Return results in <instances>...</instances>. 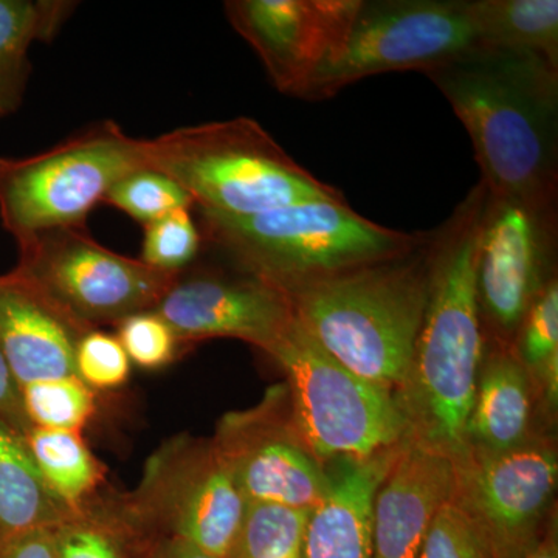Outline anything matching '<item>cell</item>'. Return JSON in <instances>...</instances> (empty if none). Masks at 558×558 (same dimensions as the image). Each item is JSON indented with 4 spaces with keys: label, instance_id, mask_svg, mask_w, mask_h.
Masks as SVG:
<instances>
[{
    "label": "cell",
    "instance_id": "obj_18",
    "mask_svg": "<svg viewBox=\"0 0 558 558\" xmlns=\"http://www.w3.org/2000/svg\"><path fill=\"white\" fill-rule=\"evenodd\" d=\"M403 440L371 458L326 465L329 487L307 519L304 558H373L374 499Z\"/></svg>",
    "mask_w": 558,
    "mask_h": 558
},
{
    "label": "cell",
    "instance_id": "obj_26",
    "mask_svg": "<svg viewBox=\"0 0 558 558\" xmlns=\"http://www.w3.org/2000/svg\"><path fill=\"white\" fill-rule=\"evenodd\" d=\"M102 204L120 209L143 227L178 209L196 208L175 180L149 167L124 175L109 190Z\"/></svg>",
    "mask_w": 558,
    "mask_h": 558
},
{
    "label": "cell",
    "instance_id": "obj_20",
    "mask_svg": "<svg viewBox=\"0 0 558 558\" xmlns=\"http://www.w3.org/2000/svg\"><path fill=\"white\" fill-rule=\"evenodd\" d=\"M80 513L47 486L24 436L0 421V546L28 532L60 527Z\"/></svg>",
    "mask_w": 558,
    "mask_h": 558
},
{
    "label": "cell",
    "instance_id": "obj_12",
    "mask_svg": "<svg viewBox=\"0 0 558 558\" xmlns=\"http://www.w3.org/2000/svg\"><path fill=\"white\" fill-rule=\"evenodd\" d=\"M211 442L247 502L312 510L328 492V468L301 438L284 384L227 413Z\"/></svg>",
    "mask_w": 558,
    "mask_h": 558
},
{
    "label": "cell",
    "instance_id": "obj_5",
    "mask_svg": "<svg viewBox=\"0 0 558 558\" xmlns=\"http://www.w3.org/2000/svg\"><path fill=\"white\" fill-rule=\"evenodd\" d=\"M148 167L175 180L197 211L259 215L314 199H344L296 163L258 121L238 119L179 128L145 140Z\"/></svg>",
    "mask_w": 558,
    "mask_h": 558
},
{
    "label": "cell",
    "instance_id": "obj_2",
    "mask_svg": "<svg viewBox=\"0 0 558 558\" xmlns=\"http://www.w3.org/2000/svg\"><path fill=\"white\" fill-rule=\"evenodd\" d=\"M425 75L468 130L488 193L556 207L558 68L478 44Z\"/></svg>",
    "mask_w": 558,
    "mask_h": 558
},
{
    "label": "cell",
    "instance_id": "obj_11",
    "mask_svg": "<svg viewBox=\"0 0 558 558\" xmlns=\"http://www.w3.org/2000/svg\"><path fill=\"white\" fill-rule=\"evenodd\" d=\"M454 501L483 532L495 558H523L553 515L556 440L535 432L517 449L475 453L454 465Z\"/></svg>",
    "mask_w": 558,
    "mask_h": 558
},
{
    "label": "cell",
    "instance_id": "obj_21",
    "mask_svg": "<svg viewBox=\"0 0 558 558\" xmlns=\"http://www.w3.org/2000/svg\"><path fill=\"white\" fill-rule=\"evenodd\" d=\"M75 7L64 0H0V119L24 101L33 44L50 43Z\"/></svg>",
    "mask_w": 558,
    "mask_h": 558
},
{
    "label": "cell",
    "instance_id": "obj_15",
    "mask_svg": "<svg viewBox=\"0 0 558 558\" xmlns=\"http://www.w3.org/2000/svg\"><path fill=\"white\" fill-rule=\"evenodd\" d=\"M222 271H182L157 304L179 344L238 339L269 354L293 322L284 293L233 267Z\"/></svg>",
    "mask_w": 558,
    "mask_h": 558
},
{
    "label": "cell",
    "instance_id": "obj_22",
    "mask_svg": "<svg viewBox=\"0 0 558 558\" xmlns=\"http://www.w3.org/2000/svg\"><path fill=\"white\" fill-rule=\"evenodd\" d=\"M476 43L538 54L558 68L557 0H468Z\"/></svg>",
    "mask_w": 558,
    "mask_h": 558
},
{
    "label": "cell",
    "instance_id": "obj_8",
    "mask_svg": "<svg viewBox=\"0 0 558 558\" xmlns=\"http://www.w3.org/2000/svg\"><path fill=\"white\" fill-rule=\"evenodd\" d=\"M106 508L132 534L183 539L226 558L247 501L211 439L183 435L149 458L132 494Z\"/></svg>",
    "mask_w": 558,
    "mask_h": 558
},
{
    "label": "cell",
    "instance_id": "obj_24",
    "mask_svg": "<svg viewBox=\"0 0 558 558\" xmlns=\"http://www.w3.org/2000/svg\"><path fill=\"white\" fill-rule=\"evenodd\" d=\"M311 510L247 502L236 538L226 558H304Z\"/></svg>",
    "mask_w": 558,
    "mask_h": 558
},
{
    "label": "cell",
    "instance_id": "obj_7",
    "mask_svg": "<svg viewBox=\"0 0 558 558\" xmlns=\"http://www.w3.org/2000/svg\"><path fill=\"white\" fill-rule=\"evenodd\" d=\"M286 374L290 413L314 457L366 459L407 439V424L391 389L344 368L293 317L269 352Z\"/></svg>",
    "mask_w": 558,
    "mask_h": 558
},
{
    "label": "cell",
    "instance_id": "obj_1",
    "mask_svg": "<svg viewBox=\"0 0 558 558\" xmlns=\"http://www.w3.org/2000/svg\"><path fill=\"white\" fill-rule=\"evenodd\" d=\"M476 183L429 240L428 296L409 373L395 392L407 439L458 465L469 458V418L484 351L476 264L488 204Z\"/></svg>",
    "mask_w": 558,
    "mask_h": 558
},
{
    "label": "cell",
    "instance_id": "obj_6",
    "mask_svg": "<svg viewBox=\"0 0 558 558\" xmlns=\"http://www.w3.org/2000/svg\"><path fill=\"white\" fill-rule=\"evenodd\" d=\"M142 168H148L145 140L110 120L35 156L0 157V222L16 242L86 226L109 190Z\"/></svg>",
    "mask_w": 558,
    "mask_h": 558
},
{
    "label": "cell",
    "instance_id": "obj_3",
    "mask_svg": "<svg viewBox=\"0 0 558 558\" xmlns=\"http://www.w3.org/2000/svg\"><path fill=\"white\" fill-rule=\"evenodd\" d=\"M432 231L410 252L278 288L315 343L362 379L398 391L428 296Z\"/></svg>",
    "mask_w": 558,
    "mask_h": 558
},
{
    "label": "cell",
    "instance_id": "obj_32",
    "mask_svg": "<svg viewBox=\"0 0 558 558\" xmlns=\"http://www.w3.org/2000/svg\"><path fill=\"white\" fill-rule=\"evenodd\" d=\"M131 365L119 339L101 330H89L76 347V377L90 389L120 388L130 379Z\"/></svg>",
    "mask_w": 558,
    "mask_h": 558
},
{
    "label": "cell",
    "instance_id": "obj_25",
    "mask_svg": "<svg viewBox=\"0 0 558 558\" xmlns=\"http://www.w3.org/2000/svg\"><path fill=\"white\" fill-rule=\"evenodd\" d=\"M21 398L25 416L36 428L81 433L97 409L94 392L78 377L25 385Z\"/></svg>",
    "mask_w": 558,
    "mask_h": 558
},
{
    "label": "cell",
    "instance_id": "obj_19",
    "mask_svg": "<svg viewBox=\"0 0 558 558\" xmlns=\"http://www.w3.org/2000/svg\"><path fill=\"white\" fill-rule=\"evenodd\" d=\"M535 389L510 344L484 351L470 413V451L502 453L523 446L532 428Z\"/></svg>",
    "mask_w": 558,
    "mask_h": 558
},
{
    "label": "cell",
    "instance_id": "obj_9",
    "mask_svg": "<svg viewBox=\"0 0 558 558\" xmlns=\"http://www.w3.org/2000/svg\"><path fill=\"white\" fill-rule=\"evenodd\" d=\"M17 248L11 271L94 329L156 310L179 277L105 247L86 226L39 231Z\"/></svg>",
    "mask_w": 558,
    "mask_h": 558
},
{
    "label": "cell",
    "instance_id": "obj_36",
    "mask_svg": "<svg viewBox=\"0 0 558 558\" xmlns=\"http://www.w3.org/2000/svg\"><path fill=\"white\" fill-rule=\"evenodd\" d=\"M523 558H558V526L557 513L550 515L542 537L527 550Z\"/></svg>",
    "mask_w": 558,
    "mask_h": 558
},
{
    "label": "cell",
    "instance_id": "obj_10",
    "mask_svg": "<svg viewBox=\"0 0 558 558\" xmlns=\"http://www.w3.org/2000/svg\"><path fill=\"white\" fill-rule=\"evenodd\" d=\"M475 46L468 0H362L339 53L312 76L301 100H328L381 73H427Z\"/></svg>",
    "mask_w": 558,
    "mask_h": 558
},
{
    "label": "cell",
    "instance_id": "obj_28",
    "mask_svg": "<svg viewBox=\"0 0 558 558\" xmlns=\"http://www.w3.org/2000/svg\"><path fill=\"white\" fill-rule=\"evenodd\" d=\"M202 247L204 236L193 209H178L145 227L140 259L153 269L182 274L199 256Z\"/></svg>",
    "mask_w": 558,
    "mask_h": 558
},
{
    "label": "cell",
    "instance_id": "obj_33",
    "mask_svg": "<svg viewBox=\"0 0 558 558\" xmlns=\"http://www.w3.org/2000/svg\"><path fill=\"white\" fill-rule=\"evenodd\" d=\"M0 421L16 429L24 438L33 428L24 413L20 385L11 374L2 349H0Z\"/></svg>",
    "mask_w": 558,
    "mask_h": 558
},
{
    "label": "cell",
    "instance_id": "obj_29",
    "mask_svg": "<svg viewBox=\"0 0 558 558\" xmlns=\"http://www.w3.org/2000/svg\"><path fill=\"white\" fill-rule=\"evenodd\" d=\"M510 347L527 371L535 389V381L543 368L550 360L558 357L557 277L546 282L531 304Z\"/></svg>",
    "mask_w": 558,
    "mask_h": 558
},
{
    "label": "cell",
    "instance_id": "obj_4",
    "mask_svg": "<svg viewBox=\"0 0 558 558\" xmlns=\"http://www.w3.org/2000/svg\"><path fill=\"white\" fill-rule=\"evenodd\" d=\"M199 216L204 244L275 288L395 258L427 234L381 227L344 199L296 202L244 218Z\"/></svg>",
    "mask_w": 558,
    "mask_h": 558
},
{
    "label": "cell",
    "instance_id": "obj_14",
    "mask_svg": "<svg viewBox=\"0 0 558 558\" xmlns=\"http://www.w3.org/2000/svg\"><path fill=\"white\" fill-rule=\"evenodd\" d=\"M362 0H230L234 32L258 54L275 89L301 98L339 53Z\"/></svg>",
    "mask_w": 558,
    "mask_h": 558
},
{
    "label": "cell",
    "instance_id": "obj_13",
    "mask_svg": "<svg viewBox=\"0 0 558 558\" xmlns=\"http://www.w3.org/2000/svg\"><path fill=\"white\" fill-rule=\"evenodd\" d=\"M556 208L488 196L476 288L481 317L498 343L512 344L529 307L556 277Z\"/></svg>",
    "mask_w": 558,
    "mask_h": 558
},
{
    "label": "cell",
    "instance_id": "obj_17",
    "mask_svg": "<svg viewBox=\"0 0 558 558\" xmlns=\"http://www.w3.org/2000/svg\"><path fill=\"white\" fill-rule=\"evenodd\" d=\"M454 488L449 459L403 440L374 499L373 558H418L429 524Z\"/></svg>",
    "mask_w": 558,
    "mask_h": 558
},
{
    "label": "cell",
    "instance_id": "obj_16",
    "mask_svg": "<svg viewBox=\"0 0 558 558\" xmlns=\"http://www.w3.org/2000/svg\"><path fill=\"white\" fill-rule=\"evenodd\" d=\"M92 329L13 271L0 277V349L20 388L76 377V347Z\"/></svg>",
    "mask_w": 558,
    "mask_h": 558
},
{
    "label": "cell",
    "instance_id": "obj_34",
    "mask_svg": "<svg viewBox=\"0 0 558 558\" xmlns=\"http://www.w3.org/2000/svg\"><path fill=\"white\" fill-rule=\"evenodd\" d=\"M132 558H218L174 537L132 535Z\"/></svg>",
    "mask_w": 558,
    "mask_h": 558
},
{
    "label": "cell",
    "instance_id": "obj_23",
    "mask_svg": "<svg viewBox=\"0 0 558 558\" xmlns=\"http://www.w3.org/2000/svg\"><path fill=\"white\" fill-rule=\"evenodd\" d=\"M25 440L47 486L80 513L105 481V469L81 433L33 427Z\"/></svg>",
    "mask_w": 558,
    "mask_h": 558
},
{
    "label": "cell",
    "instance_id": "obj_30",
    "mask_svg": "<svg viewBox=\"0 0 558 558\" xmlns=\"http://www.w3.org/2000/svg\"><path fill=\"white\" fill-rule=\"evenodd\" d=\"M418 558H495L483 532L454 499L429 524Z\"/></svg>",
    "mask_w": 558,
    "mask_h": 558
},
{
    "label": "cell",
    "instance_id": "obj_27",
    "mask_svg": "<svg viewBox=\"0 0 558 558\" xmlns=\"http://www.w3.org/2000/svg\"><path fill=\"white\" fill-rule=\"evenodd\" d=\"M54 535L57 558H132L131 532L92 499Z\"/></svg>",
    "mask_w": 558,
    "mask_h": 558
},
{
    "label": "cell",
    "instance_id": "obj_31",
    "mask_svg": "<svg viewBox=\"0 0 558 558\" xmlns=\"http://www.w3.org/2000/svg\"><path fill=\"white\" fill-rule=\"evenodd\" d=\"M121 347L131 363L143 369L170 365L178 354L179 341L170 326L154 311L131 315L117 325Z\"/></svg>",
    "mask_w": 558,
    "mask_h": 558
},
{
    "label": "cell",
    "instance_id": "obj_35",
    "mask_svg": "<svg viewBox=\"0 0 558 558\" xmlns=\"http://www.w3.org/2000/svg\"><path fill=\"white\" fill-rule=\"evenodd\" d=\"M0 558H57L54 529H39L0 546Z\"/></svg>",
    "mask_w": 558,
    "mask_h": 558
}]
</instances>
